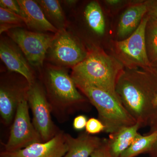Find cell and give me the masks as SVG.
Returning a JSON list of instances; mask_svg holds the SVG:
<instances>
[{
	"mask_svg": "<svg viewBox=\"0 0 157 157\" xmlns=\"http://www.w3.org/2000/svg\"><path fill=\"white\" fill-rule=\"evenodd\" d=\"M65 138L67 151L63 157H90L103 140L86 132L81 133L76 138L65 133Z\"/></svg>",
	"mask_w": 157,
	"mask_h": 157,
	"instance_id": "cell-14",
	"label": "cell"
},
{
	"mask_svg": "<svg viewBox=\"0 0 157 157\" xmlns=\"http://www.w3.org/2000/svg\"><path fill=\"white\" fill-rule=\"evenodd\" d=\"M7 33L24 54L29 63L38 67L43 66L56 34L32 32L20 28L11 29Z\"/></svg>",
	"mask_w": 157,
	"mask_h": 157,
	"instance_id": "cell-7",
	"label": "cell"
},
{
	"mask_svg": "<svg viewBox=\"0 0 157 157\" xmlns=\"http://www.w3.org/2000/svg\"><path fill=\"white\" fill-rule=\"evenodd\" d=\"M42 142L41 137L31 122L27 94L21 100L10 131L5 151L12 152L35 143Z\"/></svg>",
	"mask_w": 157,
	"mask_h": 157,
	"instance_id": "cell-8",
	"label": "cell"
},
{
	"mask_svg": "<svg viewBox=\"0 0 157 157\" xmlns=\"http://www.w3.org/2000/svg\"><path fill=\"white\" fill-rule=\"evenodd\" d=\"M149 17H143L138 28L128 38L116 41L113 51L114 57L125 68L147 69L151 67L147 52L145 32Z\"/></svg>",
	"mask_w": 157,
	"mask_h": 157,
	"instance_id": "cell-5",
	"label": "cell"
},
{
	"mask_svg": "<svg viewBox=\"0 0 157 157\" xmlns=\"http://www.w3.org/2000/svg\"><path fill=\"white\" fill-rule=\"evenodd\" d=\"M150 68H124L115 91L121 104L140 128L152 129L157 126V77Z\"/></svg>",
	"mask_w": 157,
	"mask_h": 157,
	"instance_id": "cell-1",
	"label": "cell"
},
{
	"mask_svg": "<svg viewBox=\"0 0 157 157\" xmlns=\"http://www.w3.org/2000/svg\"><path fill=\"white\" fill-rule=\"evenodd\" d=\"M24 22L29 29L38 32H49L56 34L59 30L46 17L38 3L32 0H18Z\"/></svg>",
	"mask_w": 157,
	"mask_h": 157,
	"instance_id": "cell-13",
	"label": "cell"
},
{
	"mask_svg": "<svg viewBox=\"0 0 157 157\" xmlns=\"http://www.w3.org/2000/svg\"><path fill=\"white\" fill-rule=\"evenodd\" d=\"M140 126L136 123L131 126L124 127L112 134L107 139V147L110 154L113 157H120L128 148L139 135Z\"/></svg>",
	"mask_w": 157,
	"mask_h": 157,
	"instance_id": "cell-16",
	"label": "cell"
},
{
	"mask_svg": "<svg viewBox=\"0 0 157 157\" xmlns=\"http://www.w3.org/2000/svg\"><path fill=\"white\" fill-rule=\"evenodd\" d=\"M147 15L150 19L157 20V0L148 1V9Z\"/></svg>",
	"mask_w": 157,
	"mask_h": 157,
	"instance_id": "cell-26",
	"label": "cell"
},
{
	"mask_svg": "<svg viewBox=\"0 0 157 157\" xmlns=\"http://www.w3.org/2000/svg\"><path fill=\"white\" fill-rule=\"evenodd\" d=\"M87 117L85 115H79L76 117L73 120V128L76 131H82L85 128L87 122Z\"/></svg>",
	"mask_w": 157,
	"mask_h": 157,
	"instance_id": "cell-25",
	"label": "cell"
},
{
	"mask_svg": "<svg viewBox=\"0 0 157 157\" xmlns=\"http://www.w3.org/2000/svg\"><path fill=\"white\" fill-rule=\"evenodd\" d=\"M0 6L1 7H2L3 8L10 10L20 16L21 15V9L17 1L1 0Z\"/></svg>",
	"mask_w": 157,
	"mask_h": 157,
	"instance_id": "cell-23",
	"label": "cell"
},
{
	"mask_svg": "<svg viewBox=\"0 0 157 157\" xmlns=\"http://www.w3.org/2000/svg\"><path fill=\"white\" fill-rule=\"evenodd\" d=\"M0 23L1 33L11 29L19 28L22 23H25L20 15L2 7H0Z\"/></svg>",
	"mask_w": 157,
	"mask_h": 157,
	"instance_id": "cell-21",
	"label": "cell"
},
{
	"mask_svg": "<svg viewBox=\"0 0 157 157\" xmlns=\"http://www.w3.org/2000/svg\"><path fill=\"white\" fill-rule=\"evenodd\" d=\"M123 65L99 47L87 51L84 59L72 68L71 77L101 88L118 98L115 88ZM119 100V99H118Z\"/></svg>",
	"mask_w": 157,
	"mask_h": 157,
	"instance_id": "cell-2",
	"label": "cell"
},
{
	"mask_svg": "<svg viewBox=\"0 0 157 157\" xmlns=\"http://www.w3.org/2000/svg\"><path fill=\"white\" fill-rule=\"evenodd\" d=\"M157 127V126H156V127ZM156 127H155V128H156Z\"/></svg>",
	"mask_w": 157,
	"mask_h": 157,
	"instance_id": "cell-32",
	"label": "cell"
},
{
	"mask_svg": "<svg viewBox=\"0 0 157 157\" xmlns=\"http://www.w3.org/2000/svg\"><path fill=\"white\" fill-rule=\"evenodd\" d=\"M157 138V129L151 130L145 135L140 134L120 157H135L144 153L149 152Z\"/></svg>",
	"mask_w": 157,
	"mask_h": 157,
	"instance_id": "cell-18",
	"label": "cell"
},
{
	"mask_svg": "<svg viewBox=\"0 0 157 157\" xmlns=\"http://www.w3.org/2000/svg\"><path fill=\"white\" fill-rule=\"evenodd\" d=\"M44 83L52 112L61 121L82 109L87 101L78 92L71 76L61 67L52 66L47 69Z\"/></svg>",
	"mask_w": 157,
	"mask_h": 157,
	"instance_id": "cell-3",
	"label": "cell"
},
{
	"mask_svg": "<svg viewBox=\"0 0 157 157\" xmlns=\"http://www.w3.org/2000/svg\"><path fill=\"white\" fill-rule=\"evenodd\" d=\"M154 129H157V127L151 130H154ZM148 153L150 155L151 157H157V138Z\"/></svg>",
	"mask_w": 157,
	"mask_h": 157,
	"instance_id": "cell-27",
	"label": "cell"
},
{
	"mask_svg": "<svg viewBox=\"0 0 157 157\" xmlns=\"http://www.w3.org/2000/svg\"><path fill=\"white\" fill-rule=\"evenodd\" d=\"M72 78L76 87L98 110V119L105 127L104 132L112 134L136 123L117 98L101 88Z\"/></svg>",
	"mask_w": 157,
	"mask_h": 157,
	"instance_id": "cell-4",
	"label": "cell"
},
{
	"mask_svg": "<svg viewBox=\"0 0 157 157\" xmlns=\"http://www.w3.org/2000/svg\"><path fill=\"white\" fill-rule=\"evenodd\" d=\"M76 2V1H65V2L67 4H69V5H72V4H74Z\"/></svg>",
	"mask_w": 157,
	"mask_h": 157,
	"instance_id": "cell-30",
	"label": "cell"
},
{
	"mask_svg": "<svg viewBox=\"0 0 157 157\" xmlns=\"http://www.w3.org/2000/svg\"><path fill=\"white\" fill-rule=\"evenodd\" d=\"M14 42L6 39H1L0 42V57L9 70L23 76L29 84L33 82V73L26 59Z\"/></svg>",
	"mask_w": 157,
	"mask_h": 157,
	"instance_id": "cell-11",
	"label": "cell"
},
{
	"mask_svg": "<svg viewBox=\"0 0 157 157\" xmlns=\"http://www.w3.org/2000/svg\"><path fill=\"white\" fill-rule=\"evenodd\" d=\"M84 14L90 28L98 35H103L105 29V20L99 3L95 1L89 3L85 9Z\"/></svg>",
	"mask_w": 157,
	"mask_h": 157,
	"instance_id": "cell-19",
	"label": "cell"
},
{
	"mask_svg": "<svg viewBox=\"0 0 157 157\" xmlns=\"http://www.w3.org/2000/svg\"><path fill=\"white\" fill-rule=\"evenodd\" d=\"M105 2L111 6H115V5H118L122 2V1H120V0H107Z\"/></svg>",
	"mask_w": 157,
	"mask_h": 157,
	"instance_id": "cell-28",
	"label": "cell"
},
{
	"mask_svg": "<svg viewBox=\"0 0 157 157\" xmlns=\"http://www.w3.org/2000/svg\"><path fill=\"white\" fill-rule=\"evenodd\" d=\"M148 1L137 3L129 7L121 15L117 34L121 38L131 35L140 25L148 11Z\"/></svg>",
	"mask_w": 157,
	"mask_h": 157,
	"instance_id": "cell-15",
	"label": "cell"
},
{
	"mask_svg": "<svg viewBox=\"0 0 157 157\" xmlns=\"http://www.w3.org/2000/svg\"><path fill=\"white\" fill-rule=\"evenodd\" d=\"M29 84L24 87L1 82L0 88V114L3 122L9 124L14 119L21 100L27 94Z\"/></svg>",
	"mask_w": 157,
	"mask_h": 157,
	"instance_id": "cell-12",
	"label": "cell"
},
{
	"mask_svg": "<svg viewBox=\"0 0 157 157\" xmlns=\"http://www.w3.org/2000/svg\"><path fill=\"white\" fill-rule=\"evenodd\" d=\"M27 98L33 114V123L42 142L50 140L59 132L52 119L51 107L45 90L35 81L29 84Z\"/></svg>",
	"mask_w": 157,
	"mask_h": 157,
	"instance_id": "cell-6",
	"label": "cell"
},
{
	"mask_svg": "<svg viewBox=\"0 0 157 157\" xmlns=\"http://www.w3.org/2000/svg\"><path fill=\"white\" fill-rule=\"evenodd\" d=\"M49 50L50 59L59 67H73L82 61L87 55L81 44L65 29L59 31Z\"/></svg>",
	"mask_w": 157,
	"mask_h": 157,
	"instance_id": "cell-9",
	"label": "cell"
},
{
	"mask_svg": "<svg viewBox=\"0 0 157 157\" xmlns=\"http://www.w3.org/2000/svg\"><path fill=\"white\" fill-rule=\"evenodd\" d=\"M90 157H113L108 150L107 139H103L100 146L94 152Z\"/></svg>",
	"mask_w": 157,
	"mask_h": 157,
	"instance_id": "cell-24",
	"label": "cell"
},
{
	"mask_svg": "<svg viewBox=\"0 0 157 157\" xmlns=\"http://www.w3.org/2000/svg\"><path fill=\"white\" fill-rule=\"evenodd\" d=\"M86 132L90 135H96L104 132L105 127L99 119L90 118L87 121L86 126Z\"/></svg>",
	"mask_w": 157,
	"mask_h": 157,
	"instance_id": "cell-22",
	"label": "cell"
},
{
	"mask_svg": "<svg viewBox=\"0 0 157 157\" xmlns=\"http://www.w3.org/2000/svg\"><path fill=\"white\" fill-rule=\"evenodd\" d=\"M67 151L65 133L59 132L46 142L33 144L12 152H2L1 157H63Z\"/></svg>",
	"mask_w": 157,
	"mask_h": 157,
	"instance_id": "cell-10",
	"label": "cell"
},
{
	"mask_svg": "<svg viewBox=\"0 0 157 157\" xmlns=\"http://www.w3.org/2000/svg\"><path fill=\"white\" fill-rule=\"evenodd\" d=\"M155 106L157 107V96H156L155 98Z\"/></svg>",
	"mask_w": 157,
	"mask_h": 157,
	"instance_id": "cell-31",
	"label": "cell"
},
{
	"mask_svg": "<svg viewBox=\"0 0 157 157\" xmlns=\"http://www.w3.org/2000/svg\"><path fill=\"white\" fill-rule=\"evenodd\" d=\"M147 52L151 66L157 65V20L149 19L145 32Z\"/></svg>",
	"mask_w": 157,
	"mask_h": 157,
	"instance_id": "cell-20",
	"label": "cell"
},
{
	"mask_svg": "<svg viewBox=\"0 0 157 157\" xmlns=\"http://www.w3.org/2000/svg\"><path fill=\"white\" fill-rule=\"evenodd\" d=\"M150 68L151 71L153 72V73L157 77V65L156 66H151Z\"/></svg>",
	"mask_w": 157,
	"mask_h": 157,
	"instance_id": "cell-29",
	"label": "cell"
},
{
	"mask_svg": "<svg viewBox=\"0 0 157 157\" xmlns=\"http://www.w3.org/2000/svg\"><path fill=\"white\" fill-rule=\"evenodd\" d=\"M47 19L59 31L65 29L66 19L59 2L57 0L37 1Z\"/></svg>",
	"mask_w": 157,
	"mask_h": 157,
	"instance_id": "cell-17",
	"label": "cell"
}]
</instances>
